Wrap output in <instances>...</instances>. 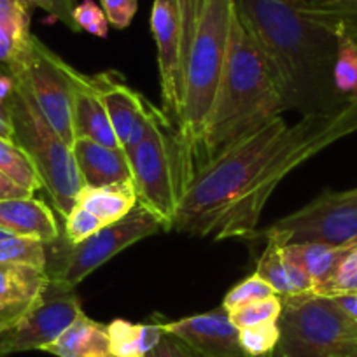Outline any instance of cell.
Here are the masks:
<instances>
[{
    "instance_id": "cell-2",
    "label": "cell",
    "mask_w": 357,
    "mask_h": 357,
    "mask_svg": "<svg viewBox=\"0 0 357 357\" xmlns=\"http://www.w3.org/2000/svg\"><path fill=\"white\" fill-rule=\"evenodd\" d=\"M236 18L263 53L284 112H331L350 100L335 84L338 37L291 0H233Z\"/></svg>"
},
{
    "instance_id": "cell-32",
    "label": "cell",
    "mask_w": 357,
    "mask_h": 357,
    "mask_svg": "<svg viewBox=\"0 0 357 357\" xmlns=\"http://www.w3.org/2000/svg\"><path fill=\"white\" fill-rule=\"evenodd\" d=\"M272 294H275L272 287L268 286L257 273H252V275L243 279L242 282H238L228 291V294L222 300V307L228 312H231L240 307H245V305L252 303V301L272 296Z\"/></svg>"
},
{
    "instance_id": "cell-26",
    "label": "cell",
    "mask_w": 357,
    "mask_h": 357,
    "mask_svg": "<svg viewBox=\"0 0 357 357\" xmlns=\"http://www.w3.org/2000/svg\"><path fill=\"white\" fill-rule=\"evenodd\" d=\"M315 296L322 298H338L357 294V242L347 245L345 252L342 254L340 261L336 263L331 275L315 287Z\"/></svg>"
},
{
    "instance_id": "cell-8",
    "label": "cell",
    "mask_w": 357,
    "mask_h": 357,
    "mask_svg": "<svg viewBox=\"0 0 357 357\" xmlns=\"http://www.w3.org/2000/svg\"><path fill=\"white\" fill-rule=\"evenodd\" d=\"M161 229L163 228L156 215L137 204L121 221L104 226L100 231L77 245L67 243L61 235L54 242L46 243V272L51 279L75 287L119 252L147 236L156 235Z\"/></svg>"
},
{
    "instance_id": "cell-16",
    "label": "cell",
    "mask_w": 357,
    "mask_h": 357,
    "mask_svg": "<svg viewBox=\"0 0 357 357\" xmlns=\"http://www.w3.org/2000/svg\"><path fill=\"white\" fill-rule=\"evenodd\" d=\"M72 153L84 186L100 188L132 181V167L125 149L77 137L72 144Z\"/></svg>"
},
{
    "instance_id": "cell-4",
    "label": "cell",
    "mask_w": 357,
    "mask_h": 357,
    "mask_svg": "<svg viewBox=\"0 0 357 357\" xmlns=\"http://www.w3.org/2000/svg\"><path fill=\"white\" fill-rule=\"evenodd\" d=\"M128 160L139 205L156 215L165 231L174 229L195 170L175 123L153 104L147 105L146 135Z\"/></svg>"
},
{
    "instance_id": "cell-30",
    "label": "cell",
    "mask_w": 357,
    "mask_h": 357,
    "mask_svg": "<svg viewBox=\"0 0 357 357\" xmlns=\"http://www.w3.org/2000/svg\"><path fill=\"white\" fill-rule=\"evenodd\" d=\"M280 326L277 322L252 326V328L240 329V345L243 352L250 357H266L279 347Z\"/></svg>"
},
{
    "instance_id": "cell-46",
    "label": "cell",
    "mask_w": 357,
    "mask_h": 357,
    "mask_svg": "<svg viewBox=\"0 0 357 357\" xmlns=\"http://www.w3.org/2000/svg\"><path fill=\"white\" fill-rule=\"evenodd\" d=\"M354 111H356V116H357V97H354Z\"/></svg>"
},
{
    "instance_id": "cell-23",
    "label": "cell",
    "mask_w": 357,
    "mask_h": 357,
    "mask_svg": "<svg viewBox=\"0 0 357 357\" xmlns=\"http://www.w3.org/2000/svg\"><path fill=\"white\" fill-rule=\"evenodd\" d=\"M300 11L336 37L357 44V0H291Z\"/></svg>"
},
{
    "instance_id": "cell-9",
    "label": "cell",
    "mask_w": 357,
    "mask_h": 357,
    "mask_svg": "<svg viewBox=\"0 0 357 357\" xmlns=\"http://www.w3.org/2000/svg\"><path fill=\"white\" fill-rule=\"evenodd\" d=\"M6 67L13 77L23 82L47 123L72 147L75 140L72 104L77 70L33 33L18 60Z\"/></svg>"
},
{
    "instance_id": "cell-28",
    "label": "cell",
    "mask_w": 357,
    "mask_h": 357,
    "mask_svg": "<svg viewBox=\"0 0 357 357\" xmlns=\"http://www.w3.org/2000/svg\"><path fill=\"white\" fill-rule=\"evenodd\" d=\"M282 298L279 294H272V296L252 301V303L228 312V314L236 328L245 329L252 328V326L266 324V322H277L280 319V315H282Z\"/></svg>"
},
{
    "instance_id": "cell-42",
    "label": "cell",
    "mask_w": 357,
    "mask_h": 357,
    "mask_svg": "<svg viewBox=\"0 0 357 357\" xmlns=\"http://www.w3.org/2000/svg\"><path fill=\"white\" fill-rule=\"evenodd\" d=\"M0 137L13 140V125L6 104H0Z\"/></svg>"
},
{
    "instance_id": "cell-38",
    "label": "cell",
    "mask_w": 357,
    "mask_h": 357,
    "mask_svg": "<svg viewBox=\"0 0 357 357\" xmlns=\"http://www.w3.org/2000/svg\"><path fill=\"white\" fill-rule=\"evenodd\" d=\"M146 357H202L195 352L191 347H188L183 340L177 336L165 333L161 342L158 343L156 349L151 350Z\"/></svg>"
},
{
    "instance_id": "cell-6",
    "label": "cell",
    "mask_w": 357,
    "mask_h": 357,
    "mask_svg": "<svg viewBox=\"0 0 357 357\" xmlns=\"http://www.w3.org/2000/svg\"><path fill=\"white\" fill-rule=\"evenodd\" d=\"M6 109L13 125V140L30 158L43 190L65 219L75 207L79 190L84 186L72 147L47 123L29 89L18 79H15V91L6 100Z\"/></svg>"
},
{
    "instance_id": "cell-25",
    "label": "cell",
    "mask_w": 357,
    "mask_h": 357,
    "mask_svg": "<svg viewBox=\"0 0 357 357\" xmlns=\"http://www.w3.org/2000/svg\"><path fill=\"white\" fill-rule=\"evenodd\" d=\"M0 172L32 195L43 190L39 175L30 158L23 153V149L15 140L4 139V137H0Z\"/></svg>"
},
{
    "instance_id": "cell-35",
    "label": "cell",
    "mask_w": 357,
    "mask_h": 357,
    "mask_svg": "<svg viewBox=\"0 0 357 357\" xmlns=\"http://www.w3.org/2000/svg\"><path fill=\"white\" fill-rule=\"evenodd\" d=\"M74 22L77 25L79 32L91 33L95 37L105 39L109 33V22L105 16L104 9L98 8L93 0H84L74 9Z\"/></svg>"
},
{
    "instance_id": "cell-33",
    "label": "cell",
    "mask_w": 357,
    "mask_h": 357,
    "mask_svg": "<svg viewBox=\"0 0 357 357\" xmlns=\"http://www.w3.org/2000/svg\"><path fill=\"white\" fill-rule=\"evenodd\" d=\"M30 37H32L30 26L0 20V61L9 65L18 60L20 54L25 51Z\"/></svg>"
},
{
    "instance_id": "cell-24",
    "label": "cell",
    "mask_w": 357,
    "mask_h": 357,
    "mask_svg": "<svg viewBox=\"0 0 357 357\" xmlns=\"http://www.w3.org/2000/svg\"><path fill=\"white\" fill-rule=\"evenodd\" d=\"M345 249L347 245L331 247L322 245V243H293V245H282V254L289 263L301 268L310 277L315 289L331 275Z\"/></svg>"
},
{
    "instance_id": "cell-39",
    "label": "cell",
    "mask_w": 357,
    "mask_h": 357,
    "mask_svg": "<svg viewBox=\"0 0 357 357\" xmlns=\"http://www.w3.org/2000/svg\"><path fill=\"white\" fill-rule=\"evenodd\" d=\"M33 8L30 0H0V20L30 26Z\"/></svg>"
},
{
    "instance_id": "cell-18",
    "label": "cell",
    "mask_w": 357,
    "mask_h": 357,
    "mask_svg": "<svg viewBox=\"0 0 357 357\" xmlns=\"http://www.w3.org/2000/svg\"><path fill=\"white\" fill-rule=\"evenodd\" d=\"M0 228L44 243L54 242L60 236L53 211L33 197L0 200Z\"/></svg>"
},
{
    "instance_id": "cell-34",
    "label": "cell",
    "mask_w": 357,
    "mask_h": 357,
    "mask_svg": "<svg viewBox=\"0 0 357 357\" xmlns=\"http://www.w3.org/2000/svg\"><path fill=\"white\" fill-rule=\"evenodd\" d=\"M65 221V242L70 243V245H77L82 240L89 238L91 235H95L97 231H100L104 228V222L97 218L95 214H91L86 208L75 205L70 212L67 214Z\"/></svg>"
},
{
    "instance_id": "cell-15",
    "label": "cell",
    "mask_w": 357,
    "mask_h": 357,
    "mask_svg": "<svg viewBox=\"0 0 357 357\" xmlns=\"http://www.w3.org/2000/svg\"><path fill=\"white\" fill-rule=\"evenodd\" d=\"M91 84L98 91L121 146L128 140L135 123L146 118L147 100L126 84L125 77L116 70H105L89 75Z\"/></svg>"
},
{
    "instance_id": "cell-21",
    "label": "cell",
    "mask_w": 357,
    "mask_h": 357,
    "mask_svg": "<svg viewBox=\"0 0 357 357\" xmlns=\"http://www.w3.org/2000/svg\"><path fill=\"white\" fill-rule=\"evenodd\" d=\"M137 191L133 181L91 188L82 186L75 197V205L97 215L105 226L114 225L137 207Z\"/></svg>"
},
{
    "instance_id": "cell-12",
    "label": "cell",
    "mask_w": 357,
    "mask_h": 357,
    "mask_svg": "<svg viewBox=\"0 0 357 357\" xmlns=\"http://www.w3.org/2000/svg\"><path fill=\"white\" fill-rule=\"evenodd\" d=\"M151 30L158 50L161 111L178 128L184 105V70L181 60V32L175 0H154Z\"/></svg>"
},
{
    "instance_id": "cell-7",
    "label": "cell",
    "mask_w": 357,
    "mask_h": 357,
    "mask_svg": "<svg viewBox=\"0 0 357 357\" xmlns=\"http://www.w3.org/2000/svg\"><path fill=\"white\" fill-rule=\"evenodd\" d=\"M279 326L287 357H357V321L333 298H287Z\"/></svg>"
},
{
    "instance_id": "cell-37",
    "label": "cell",
    "mask_w": 357,
    "mask_h": 357,
    "mask_svg": "<svg viewBox=\"0 0 357 357\" xmlns=\"http://www.w3.org/2000/svg\"><path fill=\"white\" fill-rule=\"evenodd\" d=\"M36 8L44 9L47 15L54 16L60 20L68 30L72 32H79L77 25L74 22V9H75V0H30Z\"/></svg>"
},
{
    "instance_id": "cell-22",
    "label": "cell",
    "mask_w": 357,
    "mask_h": 357,
    "mask_svg": "<svg viewBox=\"0 0 357 357\" xmlns=\"http://www.w3.org/2000/svg\"><path fill=\"white\" fill-rule=\"evenodd\" d=\"M109 347L114 357H146L163 338L161 315H153L149 322L139 324L126 319H114L107 324Z\"/></svg>"
},
{
    "instance_id": "cell-29",
    "label": "cell",
    "mask_w": 357,
    "mask_h": 357,
    "mask_svg": "<svg viewBox=\"0 0 357 357\" xmlns=\"http://www.w3.org/2000/svg\"><path fill=\"white\" fill-rule=\"evenodd\" d=\"M335 84L345 98L357 97V44L347 37H338Z\"/></svg>"
},
{
    "instance_id": "cell-31",
    "label": "cell",
    "mask_w": 357,
    "mask_h": 357,
    "mask_svg": "<svg viewBox=\"0 0 357 357\" xmlns=\"http://www.w3.org/2000/svg\"><path fill=\"white\" fill-rule=\"evenodd\" d=\"M175 6L178 16V32H181V60H183V70L186 72L188 54L197 32L198 20L204 11L205 0H175Z\"/></svg>"
},
{
    "instance_id": "cell-17",
    "label": "cell",
    "mask_w": 357,
    "mask_h": 357,
    "mask_svg": "<svg viewBox=\"0 0 357 357\" xmlns=\"http://www.w3.org/2000/svg\"><path fill=\"white\" fill-rule=\"evenodd\" d=\"M72 119H74L75 139L95 140L102 146L123 149L118 135H116L112 123L109 119L102 98L95 86L91 84L89 75L75 72L74 104H72Z\"/></svg>"
},
{
    "instance_id": "cell-20",
    "label": "cell",
    "mask_w": 357,
    "mask_h": 357,
    "mask_svg": "<svg viewBox=\"0 0 357 357\" xmlns=\"http://www.w3.org/2000/svg\"><path fill=\"white\" fill-rule=\"evenodd\" d=\"M43 352L54 357H114L109 347L107 324L89 319L84 312Z\"/></svg>"
},
{
    "instance_id": "cell-3",
    "label": "cell",
    "mask_w": 357,
    "mask_h": 357,
    "mask_svg": "<svg viewBox=\"0 0 357 357\" xmlns=\"http://www.w3.org/2000/svg\"><path fill=\"white\" fill-rule=\"evenodd\" d=\"M282 112V98L263 53L233 15L225 70L193 154L195 174Z\"/></svg>"
},
{
    "instance_id": "cell-11",
    "label": "cell",
    "mask_w": 357,
    "mask_h": 357,
    "mask_svg": "<svg viewBox=\"0 0 357 357\" xmlns=\"http://www.w3.org/2000/svg\"><path fill=\"white\" fill-rule=\"evenodd\" d=\"M82 314L75 287L56 279L47 282L37 303L11 328L0 331V357L44 350Z\"/></svg>"
},
{
    "instance_id": "cell-13",
    "label": "cell",
    "mask_w": 357,
    "mask_h": 357,
    "mask_svg": "<svg viewBox=\"0 0 357 357\" xmlns=\"http://www.w3.org/2000/svg\"><path fill=\"white\" fill-rule=\"evenodd\" d=\"M165 333L177 336L202 357H250L240 345V329L229 319L225 307L178 321H165Z\"/></svg>"
},
{
    "instance_id": "cell-19",
    "label": "cell",
    "mask_w": 357,
    "mask_h": 357,
    "mask_svg": "<svg viewBox=\"0 0 357 357\" xmlns=\"http://www.w3.org/2000/svg\"><path fill=\"white\" fill-rule=\"evenodd\" d=\"M254 273H257L282 300L301 296V294H312L314 291L310 277L301 268L289 263L284 257L282 245L272 238H266V247L257 261Z\"/></svg>"
},
{
    "instance_id": "cell-41",
    "label": "cell",
    "mask_w": 357,
    "mask_h": 357,
    "mask_svg": "<svg viewBox=\"0 0 357 357\" xmlns=\"http://www.w3.org/2000/svg\"><path fill=\"white\" fill-rule=\"evenodd\" d=\"M15 91V77L11 74H0V104H6Z\"/></svg>"
},
{
    "instance_id": "cell-40",
    "label": "cell",
    "mask_w": 357,
    "mask_h": 357,
    "mask_svg": "<svg viewBox=\"0 0 357 357\" xmlns=\"http://www.w3.org/2000/svg\"><path fill=\"white\" fill-rule=\"evenodd\" d=\"M25 197H33L30 191L23 190L18 184L13 183L8 175H4L0 172V200H9V198H25Z\"/></svg>"
},
{
    "instance_id": "cell-45",
    "label": "cell",
    "mask_w": 357,
    "mask_h": 357,
    "mask_svg": "<svg viewBox=\"0 0 357 357\" xmlns=\"http://www.w3.org/2000/svg\"><path fill=\"white\" fill-rule=\"evenodd\" d=\"M8 236H13V233H9L8 229H4V228H0V240L8 238Z\"/></svg>"
},
{
    "instance_id": "cell-10",
    "label": "cell",
    "mask_w": 357,
    "mask_h": 357,
    "mask_svg": "<svg viewBox=\"0 0 357 357\" xmlns=\"http://www.w3.org/2000/svg\"><path fill=\"white\" fill-rule=\"evenodd\" d=\"M280 245L322 243L342 247L357 242V190L326 191L300 211L279 219L256 235Z\"/></svg>"
},
{
    "instance_id": "cell-1",
    "label": "cell",
    "mask_w": 357,
    "mask_h": 357,
    "mask_svg": "<svg viewBox=\"0 0 357 357\" xmlns=\"http://www.w3.org/2000/svg\"><path fill=\"white\" fill-rule=\"evenodd\" d=\"M356 132L352 98L336 111L303 114L293 126L277 116L195 174L183 197L184 215L212 240L252 238L284 178Z\"/></svg>"
},
{
    "instance_id": "cell-5",
    "label": "cell",
    "mask_w": 357,
    "mask_h": 357,
    "mask_svg": "<svg viewBox=\"0 0 357 357\" xmlns=\"http://www.w3.org/2000/svg\"><path fill=\"white\" fill-rule=\"evenodd\" d=\"M233 15V0H205L188 54L178 135L190 154L191 163L225 70Z\"/></svg>"
},
{
    "instance_id": "cell-36",
    "label": "cell",
    "mask_w": 357,
    "mask_h": 357,
    "mask_svg": "<svg viewBox=\"0 0 357 357\" xmlns=\"http://www.w3.org/2000/svg\"><path fill=\"white\" fill-rule=\"evenodd\" d=\"M100 2L107 22L118 30L126 29L132 23L139 8V0H100Z\"/></svg>"
},
{
    "instance_id": "cell-44",
    "label": "cell",
    "mask_w": 357,
    "mask_h": 357,
    "mask_svg": "<svg viewBox=\"0 0 357 357\" xmlns=\"http://www.w3.org/2000/svg\"><path fill=\"white\" fill-rule=\"evenodd\" d=\"M266 357H287L286 354H284V350L280 349V347H277L275 350H273L272 354H270V356H266Z\"/></svg>"
},
{
    "instance_id": "cell-43",
    "label": "cell",
    "mask_w": 357,
    "mask_h": 357,
    "mask_svg": "<svg viewBox=\"0 0 357 357\" xmlns=\"http://www.w3.org/2000/svg\"><path fill=\"white\" fill-rule=\"evenodd\" d=\"M340 307L343 308L345 312H349L354 319L357 321V294H349V296H338L333 298Z\"/></svg>"
},
{
    "instance_id": "cell-27",
    "label": "cell",
    "mask_w": 357,
    "mask_h": 357,
    "mask_svg": "<svg viewBox=\"0 0 357 357\" xmlns=\"http://www.w3.org/2000/svg\"><path fill=\"white\" fill-rule=\"evenodd\" d=\"M0 263L30 264L46 270V243L29 236L13 235L0 240Z\"/></svg>"
},
{
    "instance_id": "cell-14",
    "label": "cell",
    "mask_w": 357,
    "mask_h": 357,
    "mask_svg": "<svg viewBox=\"0 0 357 357\" xmlns=\"http://www.w3.org/2000/svg\"><path fill=\"white\" fill-rule=\"evenodd\" d=\"M47 282L50 275L43 268L0 263V331L16 324L37 303Z\"/></svg>"
}]
</instances>
